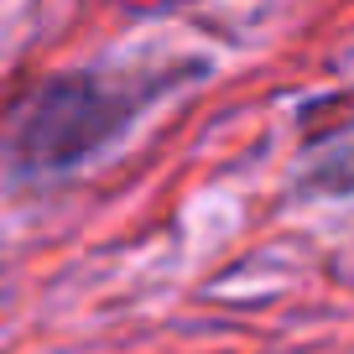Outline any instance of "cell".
<instances>
[{"label":"cell","instance_id":"6da1fadb","mask_svg":"<svg viewBox=\"0 0 354 354\" xmlns=\"http://www.w3.org/2000/svg\"><path fill=\"white\" fill-rule=\"evenodd\" d=\"M151 88H131L100 73H57L32 88L11 131V162L21 177H53L88 162L141 115Z\"/></svg>","mask_w":354,"mask_h":354},{"label":"cell","instance_id":"7a4b0ae2","mask_svg":"<svg viewBox=\"0 0 354 354\" xmlns=\"http://www.w3.org/2000/svg\"><path fill=\"white\" fill-rule=\"evenodd\" d=\"M302 193H354V141H339L328 156L302 172Z\"/></svg>","mask_w":354,"mask_h":354}]
</instances>
